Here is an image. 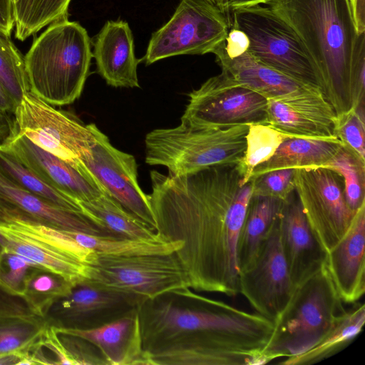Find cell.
Returning <instances> with one entry per match:
<instances>
[{
  "instance_id": "d590c367",
  "label": "cell",
  "mask_w": 365,
  "mask_h": 365,
  "mask_svg": "<svg viewBox=\"0 0 365 365\" xmlns=\"http://www.w3.org/2000/svg\"><path fill=\"white\" fill-rule=\"evenodd\" d=\"M9 37L0 31V83L18 106L29 85L24 58Z\"/></svg>"
},
{
  "instance_id": "9c48e42d",
  "label": "cell",
  "mask_w": 365,
  "mask_h": 365,
  "mask_svg": "<svg viewBox=\"0 0 365 365\" xmlns=\"http://www.w3.org/2000/svg\"><path fill=\"white\" fill-rule=\"evenodd\" d=\"M181 123L197 128L268 124V100L221 71L188 94Z\"/></svg>"
},
{
  "instance_id": "d4e9b609",
  "label": "cell",
  "mask_w": 365,
  "mask_h": 365,
  "mask_svg": "<svg viewBox=\"0 0 365 365\" xmlns=\"http://www.w3.org/2000/svg\"><path fill=\"white\" fill-rule=\"evenodd\" d=\"M79 204L83 214L112 237L144 241L163 240L154 228L126 210L108 193L90 202H80Z\"/></svg>"
},
{
  "instance_id": "ffe728a7",
  "label": "cell",
  "mask_w": 365,
  "mask_h": 365,
  "mask_svg": "<svg viewBox=\"0 0 365 365\" xmlns=\"http://www.w3.org/2000/svg\"><path fill=\"white\" fill-rule=\"evenodd\" d=\"M365 203L355 212L342 238L327 252L325 264L343 302L355 303L365 292Z\"/></svg>"
},
{
  "instance_id": "2e32d148",
  "label": "cell",
  "mask_w": 365,
  "mask_h": 365,
  "mask_svg": "<svg viewBox=\"0 0 365 365\" xmlns=\"http://www.w3.org/2000/svg\"><path fill=\"white\" fill-rule=\"evenodd\" d=\"M1 143L43 181L78 202L108 193L80 162L73 165L53 155L15 128Z\"/></svg>"
},
{
  "instance_id": "83f0119b",
  "label": "cell",
  "mask_w": 365,
  "mask_h": 365,
  "mask_svg": "<svg viewBox=\"0 0 365 365\" xmlns=\"http://www.w3.org/2000/svg\"><path fill=\"white\" fill-rule=\"evenodd\" d=\"M71 0H11L15 38L24 41L46 26L68 19Z\"/></svg>"
},
{
  "instance_id": "5bb4252c",
  "label": "cell",
  "mask_w": 365,
  "mask_h": 365,
  "mask_svg": "<svg viewBox=\"0 0 365 365\" xmlns=\"http://www.w3.org/2000/svg\"><path fill=\"white\" fill-rule=\"evenodd\" d=\"M294 291L282 252L278 216L255 260L240 272L239 293L256 313L274 322L287 307Z\"/></svg>"
},
{
  "instance_id": "ab89813d",
  "label": "cell",
  "mask_w": 365,
  "mask_h": 365,
  "mask_svg": "<svg viewBox=\"0 0 365 365\" xmlns=\"http://www.w3.org/2000/svg\"><path fill=\"white\" fill-rule=\"evenodd\" d=\"M56 333L69 364L108 365L99 349L88 340L72 334Z\"/></svg>"
},
{
  "instance_id": "ac0fdd59",
  "label": "cell",
  "mask_w": 365,
  "mask_h": 365,
  "mask_svg": "<svg viewBox=\"0 0 365 365\" xmlns=\"http://www.w3.org/2000/svg\"><path fill=\"white\" fill-rule=\"evenodd\" d=\"M14 220L112 237L83 213L54 205L21 188L0 172V223Z\"/></svg>"
},
{
  "instance_id": "603a6c76",
  "label": "cell",
  "mask_w": 365,
  "mask_h": 365,
  "mask_svg": "<svg viewBox=\"0 0 365 365\" xmlns=\"http://www.w3.org/2000/svg\"><path fill=\"white\" fill-rule=\"evenodd\" d=\"M0 234L5 239V250L31 264L61 275L76 284L86 279V264L54 248L0 223Z\"/></svg>"
},
{
  "instance_id": "6da1fadb",
  "label": "cell",
  "mask_w": 365,
  "mask_h": 365,
  "mask_svg": "<svg viewBox=\"0 0 365 365\" xmlns=\"http://www.w3.org/2000/svg\"><path fill=\"white\" fill-rule=\"evenodd\" d=\"M242 180L237 165L182 175L150 172L155 231L163 240L182 242L175 253L190 289L240 294L237 240L253 190V180L241 186Z\"/></svg>"
},
{
  "instance_id": "7c38bea8",
  "label": "cell",
  "mask_w": 365,
  "mask_h": 365,
  "mask_svg": "<svg viewBox=\"0 0 365 365\" xmlns=\"http://www.w3.org/2000/svg\"><path fill=\"white\" fill-rule=\"evenodd\" d=\"M219 46L213 53L221 71L267 100L279 101L334 129L336 115L319 87L295 80L263 65L247 51L230 58Z\"/></svg>"
},
{
  "instance_id": "7dc6e473",
  "label": "cell",
  "mask_w": 365,
  "mask_h": 365,
  "mask_svg": "<svg viewBox=\"0 0 365 365\" xmlns=\"http://www.w3.org/2000/svg\"><path fill=\"white\" fill-rule=\"evenodd\" d=\"M14 118L11 119L9 114L0 112V141L2 143L14 131Z\"/></svg>"
},
{
  "instance_id": "1f68e13d",
  "label": "cell",
  "mask_w": 365,
  "mask_h": 365,
  "mask_svg": "<svg viewBox=\"0 0 365 365\" xmlns=\"http://www.w3.org/2000/svg\"><path fill=\"white\" fill-rule=\"evenodd\" d=\"M48 326L44 317L35 314H0V354L26 350Z\"/></svg>"
},
{
  "instance_id": "7a4b0ae2",
  "label": "cell",
  "mask_w": 365,
  "mask_h": 365,
  "mask_svg": "<svg viewBox=\"0 0 365 365\" xmlns=\"http://www.w3.org/2000/svg\"><path fill=\"white\" fill-rule=\"evenodd\" d=\"M143 349L153 365H260L274 322L190 288L138 307Z\"/></svg>"
},
{
  "instance_id": "f1b7e54d",
  "label": "cell",
  "mask_w": 365,
  "mask_h": 365,
  "mask_svg": "<svg viewBox=\"0 0 365 365\" xmlns=\"http://www.w3.org/2000/svg\"><path fill=\"white\" fill-rule=\"evenodd\" d=\"M0 172L21 188L58 207L82 212L79 202L43 181L0 143Z\"/></svg>"
},
{
  "instance_id": "cb8c5ba5",
  "label": "cell",
  "mask_w": 365,
  "mask_h": 365,
  "mask_svg": "<svg viewBox=\"0 0 365 365\" xmlns=\"http://www.w3.org/2000/svg\"><path fill=\"white\" fill-rule=\"evenodd\" d=\"M341 144L337 138H287L268 160L254 169L250 180L274 170L323 167Z\"/></svg>"
},
{
  "instance_id": "d6a6232c",
  "label": "cell",
  "mask_w": 365,
  "mask_h": 365,
  "mask_svg": "<svg viewBox=\"0 0 365 365\" xmlns=\"http://www.w3.org/2000/svg\"><path fill=\"white\" fill-rule=\"evenodd\" d=\"M289 137L294 136L283 133L269 125H249L245 151L237 164L242 174L241 186L250 180L254 169L268 160L281 143Z\"/></svg>"
},
{
  "instance_id": "5b68a950",
  "label": "cell",
  "mask_w": 365,
  "mask_h": 365,
  "mask_svg": "<svg viewBox=\"0 0 365 365\" xmlns=\"http://www.w3.org/2000/svg\"><path fill=\"white\" fill-rule=\"evenodd\" d=\"M250 125L197 128L184 124L158 128L145 138V161L182 175L217 165H236L246 148Z\"/></svg>"
},
{
  "instance_id": "30bf717a",
  "label": "cell",
  "mask_w": 365,
  "mask_h": 365,
  "mask_svg": "<svg viewBox=\"0 0 365 365\" xmlns=\"http://www.w3.org/2000/svg\"><path fill=\"white\" fill-rule=\"evenodd\" d=\"M229 29L226 13L209 0H182L171 19L153 33L143 60L148 66L178 55L213 53Z\"/></svg>"
},
{
  "instance_id": "277c9868",
  "label": "cell",
  "mask_w": 365,
  "mask_h": 365,
  "mask_svg": "<svg viewBox=\"0 0 365 365\" xmlns=\"http://www.w3.org/2000/svg\"><path fill=\"white\" fill-rule=\"evenodd\" d=\"M92 57L91 39L78 22L50 24L24 57L29 91L51 106L73 103L82 93Z\"/></svg>"
},
{
  "instance_id": "7402d4cb",
  "label": "cell",
  "mask_w": 365,
  "mask_h": 365,
  "mask_svg": "<svg viewBox=\"0 0 365 365\" xmlns=\"http://www.w3.org/2000/svg\"><path fill=\"white\" fill-rule=\"evenodd\" d=\"M93 56L97 72L106 83L115 88H139L133 36L123 20L107 21L93 42Z\"/></svg>"
},
{
  "instance_id": "44dd1931",
  "label": "cell",
  "mask_w": 365,
  "mask_h": 365,
  "mask_svg": "<svg viewBox=\"0 0 365 365\" xmlns=\"http://www.w3.org/2000/svg\"><path fill=\"white\" fill-rule=\"evenodd\" d=\"M52 327L56 332L80 336L92 343L101 352L108 365H153L143 349L138 307L93 329Z\"/></svg>"
},
{
  "instance_id": "8992f818",
  "label": "cell",
  "mask_w": 365,
  "mask_h": 365,
  "mask_svg": "<svg viewBox=\"0 0 365 365\" xmlns=\"http://www.w3.org/2000/svg\"><path fill=\"white\" fill-rule=\"evenodd\" d=\"M324 264L295 287L287 307L275 320L264 351L270 361L302 353L331 328L346 310Z\"/></svg>"
},
{
  "instance_id": "bcb514c9",
  "label": "cell",
  "mask_w": 365,
  "mask_h": 365,
  "mask_svg": "<svg viewBox=\"0 0 365 365\" xmlns=\"http://www.w3.org/2000/svg\"><path fill=\"white\" fill-rule=\"evenodd\" d=\"M16 107V103L0 83V112L14 115Z\"/></svg>"
},
{
  "instance_id": "484cf974",
  "label": "cell",
  "mask_w": 365,
  "mask_h": 365,
  "mask_svg": "<svg viewBox=\"0 0 365 365\" xmlns=\"http://www.w3.org/2000/svg\"><path fill=\"white\" fill-rule=\"evenodd\" d=\"M284 200L252 195L241 227L237 247L240 272L249 267L278 217Z\"/></svg>"
},
{
  "instance_id": "f6af8a7d",
  "label": "cell",
  "mask_w": 365,
  "mask_h": 365,
  "mask_svg": "<svg viewBox=\"0 0 365 365\" xmlns=\"http://www.w3.org/2000/svg\"><path fill=\"white\" fill-rule=\"evenodd\" d=\"M270 0H223L221 9L227 13L232 9L240 7L253 6L257 4H267Z\"/></svg>"
},
{
  "instance_id": "f35d334b",
  "label": "cell",
  "mask_w": 365,
  "mask_h": 365,
  "mask_svg": "<svg viewBox=\"0 0 365 365\" xmlns=\"http://www.w3.org/2000/svg\"><path fill=\"white\" fill-rule=\"evenodd\" d=\"M295 169L274 170L253 180L252 195L270 197L286 200L294 190Z\"/></svg>"
},
{
  "instance_id": "ba28073f",
  "label": "cell",
  "mask_w": 365,
  "mask_h": 365,
  "mask_svg": "<svg viewBox=\"0 0 365 365\" xmlns=\"http://www.w3.org/2000/svg\"><path fill=\"white\" fill-rule=\"evenodd\" d=\"M226 14L230 28L246 34L247 52L259 62L319 88L316 68L305 46L294 30L269 6H240Z\"/></svg>"
},
{
  "instance_id": "74e56055",
  "label": "cell",
  "mask_w": 365,
  "mask_h": 365,
  "mask_svg": "<svg viewBox=\"0 0 365 365\" xmlns=\"http://www.w3.org/2000/svg\"><path fill=\"white\" fill-rule=\"evenodd\" d=\"M364 108H357L336 117L334 135L342 144L365 160Z\"/></svg>"
},
{
  "instance_id": "52a82bcc",
  "label": "cell",
  "mask_w": 365,
  "mask_h": 365,
  "mask_svg": "<svg viewBox=\"0 0 365 365\" xmlns=\"http://www.w3.org/2000/svg\"><path fill=\"white\" fill-rule=\"evenodd\" d=\"M86 264V280L124 295L136 307L163 294L190 289L175 252L130 256L93 252Z\"/></svg>"
},
{
  "instance_id": "60d3db41",
  "label": "cell",
  "mask_w": 365,
  "mask_h": 365,
  "mask_svg": "<svg viewBox=\"0 0 365 365\" xmlns=\"http://www.w3.org/2000/svg\"><path fill=\"white\" fill-rule=\"evenodd\" d=\"M4 314L34 313L23 297L10 294L0 287V314Z\"/></svg>"
},
{
  "instance_id": "4dcf8cb0",
  "label": "cell",
  "mask_w": 365,
  "mask_h": 365,
  "mask_svg": "<svg viewBox=\"0 0 365 365\" xmlns=\"http://www.w3.org/2000/svg\"><path fill=\"white\" fill-rule=\"evenodd\" d=\"M75 285L63 277L35 266L30 271L23 298L34 314L44 317L51 307Z\"/></svg>"
},
{
  "instance_id": "7bdbcfd3",
  "label": "cell",
  "mask_w": 365,
  "mask_h": 365,
  "mask_svg": "<svg viewBox=\"0 0 365 365\" xmlns=\"http://www.w3.org/2000/svg\"><path fill=\"white\" fill-rule=\"evenodd\" d=\"M0 364H31L25 350L0 354Z\"/></svg>"
},
{
  "instance_id": "ee69618b",
  "label": "cell",
  "mask_w": 365,
  "mask_h": 365,
  "mask_svg": "<svg viewBox=\"0 0 365 365\" xmlns=\"http://www.w3.org/2000/svg\"><path fill=\"white\" fill-rule=\"evenodd\" d=\"M350 1L358 32L364 33V0H350Z\"/></svg>"
},
{
  "instance_id": "e575fe53",
  "label": "cell",
  "mask_w": 365,
  "mask_h": 365,
  "mask_svg": "<svg viewBox=\"0 0 365 365\" xmlns=\"http://www.w3.org/2000/svg\"><path fill=\"white\" fill-rule=\"evenodd\" d=\"M323 167L342 176L347 205L355 213L365 203V160L341 144L331 160Z\"/></svg>"
},
{
  "instance_id": "8d00e7d4",
  "label": "cell",
  "mask_w": 365,
  "mask_h": 365,
  "mask_svg": "<svg viewBox=\"0 0 365 365\" xmlns=\"http://www.w3.org/2000/svg\"><path fill=\"white\" fill-rule=\"evenodd\" d=\"M35 266L20 255L4 250L0 255V287L23 297L27 277Z\"/></svg>"
},
{
  "instance_id": "3957f363",
  "label": "cell",
  "mask_w": 365,
  "mask_h": 365,
  "mask_svg": "<svg viewBox=\"0 0 365 365\" xmlns=\"http://www.w3.org/2000/svg\"><path fill=\"white\" fill-rule=\"evenodd\" d=\"M265 5L302 40L336 117L364 106L365 33L358 32L350 0H270Z\"/></svg>"
},
{
  "instance_id": "b9f144b4",
  "label": "cell",
  "mask_w": 365,
  "mask_h": 365,
  "mask_svg": "<svg viewBox=\"0 0 365 365\" xmlns=\"http://www.w3.org/2000/svg\"><path fill=\"white\" fill-rule=\"evenodd\" d=\"M14 26L11 0H0V31L10 36Z\"/></svg>"
},
{
  "instance_id": "8fae6325",
  "label": "cell",
  "mask_w": 365,
  "mask_h": 365,
  "mask_svg": "<svg viewBox=\"0 0 365 365\" xmlns=\"http://www.w3.org/2000/svg\"><path fill=\"white\" fill-rule=\"evenodd\" d=\"M14 128L53 155L76 165L90 153L98 128L85 125L71 113L58 110L27 92L14 113Z\"/></svg>"
},
{
  "instance_id": "4316f807",
  "label": "cell",
  "mask_w": 365,
  "mask_h": 365,
  "mask_svg": "<svg viewBox=\"0 0 365 365\" xmlns=\"http://www.w3.org/2000/svg\"><path fill=\"white\" fill-rule=\"evenodd\" d=\"M365 305L357 304L339 314L331 328L308 350L279 362L282 365H311L322 361L348 346L361 331Z\"/></svg>"
},
{
  "instance_id": "e0dca14e",
  "label": "cell",
  "mask_w": 365,
  "mask_h": 365,
  "mask_svg": "<svg viewBox=\"0 0 365 365\" xmlns=\"http://www.w3.org/2000/svg\"><path fill=\"white\" fill-rule=\"evenodd\" d=\"M135 307L124 295L86 279L57 300L44 318L48 326L89 329L114 321Z\"/></svg>"
},
{
  "instance_id": "836d02e7",
  "label": "cell",
  "mask_w": 365,
  "mask_h": 365,
  "mask_svg": "<svg viewBox=\"0 0 365 365\" xmlns=\"http://www.w3.org/2000/svg\"><path fill=\"white\" fill-rule=\"evenodd\" d=\"M268 124L297 138H336L333 128L274 100H268Z\"/></svg>"
},
{
  "instance_id": "d6986e66",
  "label": "cell",
  "mask_w": 365,
  "mask_h": 365,
  "mask_svg": "<svg viewBox=\"0 0 365 365\" xmlns=\"http://www.w3.org/2000/svg\"><path fill=\"white\" fill-rule=\"evenodd\" d=\"M279 219L282 252L295 289L325 264L327 253L309 225L295 189L284 200Z\"/></svg>"
},
{
  "instance_id": "681fc988",
  "label": "cell",
  "mask_w": 365,
  "mask_h": 365,
  "mask_svg": "<svg viewBox=\"0 0 365 365\" xmlns=\"http://www.w3.org/2000/svg\"><path fill=\"white\" fill-rule=\"evenodd\" d=\"M209 1H211L212 3H213L214 4L217 5V6H219L221 9L223 0H209Z\"/></svg>"
},
{
  "instance_id": "4fadbf2b",
  "label": "cell",
  "mask_w": 365,
  "mask_h": 365,
  "mask_svg": "<svg viewBox=\"0 0 365 365\" xmlns=\"http://www.w3.org/2000/svg\"><path fill=\"white\" fill-rule=\"evenodd\" d=\"M294 184L309 225L327 253L345 235L355 214L346 200L344 179L327 168H301L295 169Z\"/></svg>"
},
{
  "instance_id": "f546056e",
  "label": "cell",
  "mask_w": 365,
  "mask_h": 365,
  "mask_svg": "<svg viewBox=\"0 0 365 365\" xmlns=\"http://www.w3.org/2000/svg\"><path fill=\"white\" fill-rule=\"evenodd\" d=\"M76 243L96 253L130 256L138 255L169 254L181 248V241H144L103 237L73 232Z\"/></svg>"
},
{
  "instance_id": "c3c4849f",
  "label": "cell",
  "mask_w": 365,
  "mask_h": 365,
  "mask_svg": "<svg viewBox=\"0 0 365 365\" xmlns=\"http://www.w3.org/2000/svg\"><path fill=\"white\" fill-rule=\"evenodd\" d=\"M4 250H5V239L0 234V255L4 251Z\"/></svg>"
},
{
  "instance_id": "9a60e30c",
  "label": "cell",
  "mask_w": 365,
  "mask_h": 365,
  "mask_svg": "<svg viewBox=\"0 0 365 365\" xmlns=\"http://www.w3.org/2000/svg\"><path fill=\"white\" fill-rule=\"evenodd\" d=\"M79 162L126 210L155 229L148 195L138 182V165L133 155L115 148L99 130L90 153Z\"/></svg>"
}]
</instances>
